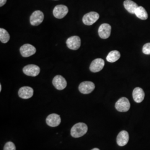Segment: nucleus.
<instances>
[{
    "label": "nucleus",
    "instance_id": "obj_9",
    "mask_svg": "<svg viewBox=\"0 0 150 150\" xmlns=\"http://www.w3.org/2000/svg\"><path fill=\"white\" fill-rule=\"evenodd\" d=\"M66 44L67 47L71 50H77L80 47V38L77 36L70 37L67 40Z\"/></svg>",
    "mask_w": 150,
    "mask_h": 150
},
{
    "label": "nucleus",
    "instance_id": "obj_4",
    "mask_svg": "<svg viewBox=\"0 0 150 150\" xmlns=\"http://www.w3.org/2000/svg\"><path fill=\"white\" fill-rule=\"evenodd\" d=\"M44 15L42 11H35L32 13L30 17V23L33 26H38L43 21Z\"/></svg>",
    "mask_w": 150,
    "mask_h": 150
},
{
    "label": "nucleus",
    "instance_id": "obj_19",
    "mask_svg": "<svg viewBox=\"0 0 150 150\" xmlns=\"http://www.w3.org/2000/svg\"><path fill=\"white\" fill-rule=\"evenodd\" d=\"M121 54L118 51L114 50L111 51L106 57V59L109 62H115L120 58Z\"/></svg>",
    "mask_w": 150,
    "mask_h": 150
},
{
    "label": "nucleus",
    "instance_id": "obj_7",
    "mask_svg": "<svg viewBox=\"0 0 150 150\" xmlns=\"http://www.w3.org/2000/svg\"><path fill=\"white\" fill-rule=\"evenodd\" d=\"M36 49L30 44H25L20 48V53L24 57L31 56L36 53Z\"/></svg>",
    "mask_w": 150,
    "mask_h": 150
},
{
    "label": "nucleus",
    "instance_id": "obj_10",
    "mask_svg": "<svg viewBox=\"0 0 150 150\" xmlns=\"http://www.w3.org/2000/svg\"><path fill=\"white\" fill-rule=\"evenodd\" d=\"M52 83L54 87L59 90H62L67 86L66 80L61 75H57L54 77Z\"/></svg>",
    "mask_w": 150,
    "mask_h": 150
},
{
    "label": "nucleus",
    "instance_id": "obj_23",
    "mask_svg": "<svg viewBox=\"0 0 150 150\" xmlns=\"http://www.w3.org/2000/svg\"><path fill=\"white\" fill-rule=\"evenodd\" d=\"M7 0H0V7H2L6 3Z\"/></svg>",
    "mask_w": 150,
    "mask_h": 150
},
{
    "label": "nucleus",
    "instance_id": "obj_12",
    "mask_svg": "<svg viewBox=\"0 0 150 150\" xmlns=\"http://www.w3.org/2000/svg\"><path fill=\"white\" fill-rule=\"evenodd\" d=\"M105 66V61L102 59H94L90 66V70L91 72L96 73L103 69Z\"/></svg>",
    "mask_w": 150,
    "mask_h": 150
},
{
    "label": "nucleus",
    "instance_id": "obj_6",
    "mask_svg": "<svg viewBox=\"0 0 150 150\" xmlns=\"http://www.w3.org/2000/svg\"><path fill=\"white\" fill-rule=\"evenodd\" d=\"M95 88V84L90 81H85L81 83L79 87V91L83 94L90 93Z\"/></svg>",
    "mask_w": 150,
    "mask_h": 150
},
{
    "label": "nucleus",
    "instance_id": "obj_2",
    "mask_svg": "<svg viewBox=\"0 0 150 150\" xmlns=\"http://www.w3.org/2000/svg\"><path fill=\"white\" fill-rule=\"evenodd\" d=\"M115 108L119 112H127L130 108V103L126 97H121L115 104Z\"/></svg>",
    "mask_w": 150,
    "mask_h": 150
},
{
    "label": "nucleus",
    "instance_id": "obj_20",
    "mask_svg": "<svg viewBox=\"0 0 150 150\" xmlns=\"http://www.w3.org/2000/svg\"><path fill=\"white\" fill-rule=\"evenodd\" d=\"M10 38V36L8 32L5 29L1 28H0V40L2 43H7Z\"/></svg>",
    "mask_w": 150,
    "mask_h": 150
},
{
    "label": "nucleus",
    "instance_id": "obj_8",
    "mask_svg": "<svg viewBox=\"0 0 150 150\" xmlns=\"http://www.w3.org/2000/svg\"><path fill=\"white\" fill-rule=\"evenodd\" d=\"M23 72L25 75L35 77L37 76L40 72V67L35 64H28L23 69Z\"/></svg>",
    "mask_w": 150,
    "mask_h": 150
},
{
    "label": "nucleus",
    "instance_id": "obj_15",
    "mask_svg": "<svg viewBox=\"0 0 150 150\" xmlns=\"http://www.w3.org/2000/svg\"><path fill=\"white\" fill-rule=\"evenodd\" d=\"M129 140V133L126 131H122L117 135V144L120 146H124L128 143Z\"/></svg>",
    "mask_w": 150,
    "mask_h": 150
},
{
    "label": "nucleus",
    "instance_id": "obj_21",
    "mask_svg": "<svg viewBox=\"0 0 150 150\" xmlns=\"http://www.w3.org/2000/svg\"><path fill=\"white\" fill-rule=\"evenodd\" d=\"M4 150H16V146L12 142H8L6 144Z\"/></svg>",
    "mask_w": 150,
    "mask_h": 150
},
{
    "label": "nucleus",
    "instance_id": "obj_22",
    "mask_svg": "<svg viewBox=\"0 0 150 150\" xmlns=\"http://www.w3.org/2000/svg\"><path fill=\"white\" fill-rule=\"evenodd\" d=\"M142 52L145 54H150V43H146L143 46Z\"/></svg>",
    "mask_w": 150,
    "mask_h": 150
},
{
    "label": "nucleus",
    "instance_id": "obj_5",
    "mask_svg": "<svg viewBox=\"0 0 150 150\" xmlns=\"http://www.w3.org/2000/svg\"><path fill=\"white\" fill-rule=\"evenodd\" d=\"M69 12V9L67 6L59 5L54 7L53 10L54 16L57 18H62L66 16Z\"/></svg>",
    "mask_w": 150,
    "mask_h": 150
},
{
    "label": "nucleus",
    "instance_id": "obj_3",
    "mask_svg": "<svg viewBox=\"0 0 150 150\" xmlns=\"http://www.w3.org/2000/svg\"><path fill=\"white\" fill-rule=\"evenodd\" d=\"M99 17L100 15L98 13L96 12H90L84 15L82 21L85 25L90 26L95 23L98 20Z\"/></svg>",
    "mask_w": 150,
    "mask_h": 150
},
{
    "label": "nucleus",
    "instance_id": "obj_16",
    "mask_svg": "<svg viewBox=\"0 0 150 150\" xmlns=\"http://www.w3.org/2000/svg\"><path fill=\"white\" fill-rule=\"evenodd\" d=\"M133 98L137 103L142 102L145 98V93L144 90L140 87L135 88L132 93Z\"/></svg>",
    "mask_w": 150,
    "mask_h": 150
},
{
    "label": "nucleus",
    "instance_id": "obj_14",
    "mask_svg": "<svg viewBox=\"0 0 150 150\" xmlns=\"http://www.w3.org/2000/svg\"><path fill=\"white\" fill-rule=\"evenodd\" d=\"M33 95V90L28 86H24L20 88L18 91V95L23 99H28Z\"/></svg>",
    "mask_w": 150,
    "mask_h": 150
},
{
    "label": "nucleus",
    "instance_id": "obj_11",
    "mask_svg": "<svg viewBox=\"0 0 150 150\" xmlns=\"http://www.w3.org/2000/svg\"><path fill=\"white\" fill-rule=\"evenodd\" d=\"M111 27L109 24L103 23L98 28L99 36L103 39H107L111 35Z\"/></svg>",
    "mask_w": 150,
    "mask_h": 150
},
{
    "label": "nucleus",
    "instance_id": "obj_18",
    "mask_svg": "<svg viewBox=\"0 0 150 150\" xmlns=\"http://www.w3.org/2000/svg\"><path fill=\"white\" fill-rule=\"evenodd\" d=\"M134 14L139 19L145 20L148 18V14L147 11H146L145 8L142 6H139L138 8L135 11Z\"/></svg>",
    "mask_w": 150,
    "mask_h": 150
},
{
    "label": "nucleus",
    "instance_id": "obj_1",
    "mask_svg": "<svg viewBox=\"0 0 150 150\" xmlns=\"http://www.w3.org/2000/svg\"><path fill=\"white\" fill-rule=\"evenodd\" d=\"M88 130L87 126L85 123H76L71 129V134L75 138H79L86 134Z\"/></svg>",
    "mask_w": 150,
    "mask_h": 150
},
{
    "label": "nucleus",
    "instance_id": "obj_24",
    "mask_svg": "<svg viewBox=\"0 0 150 150\" xmlns=\"http://www.w3.org/2000/svg\"><path fill=\"white\" fill-rule=\"evenodd\" d=\"M91 150H100L98 149H97V148H95V149H92Z\"/></svg>",
    "mask_w": 150,
    "mask_h": 150
},
{
    "label": "nucleus",
    "instance_id": "obj_25",
    "mask_svg": "<svg viewBox=\"0 0 150 150\" xmlns=\"http://www.w3.org/2000/svg\"><path fill=\"white\" fill-rule=\"evenodd\" d=\"M2 90V86H1V85H0V91H1Z\"/></svg>",
    "mask_w": 150,
    "mask_h": 150
},
{
    "label": "nucleus",
    "instance_id": "obj_13",
    "mask_svg": "<svg viewBox=\"0 0 150 150\" xmlns=\"http://www.w3.org/2000/svg\"><path fill=\"white\" fill-rule=\"evenodd\" d=\"M61 120L60 116L56 113L51 114L46 118V123L49 126L52 127L58 126L61 123Z\"/></svg>",
    "mask_w": 150,
    "mask_h": 150
},
{
    "label": "nucleus",
    "instance_id": "obj_17",
    "mask_svg": "<svg viewBox=\"0 0 150 150\" xmlns=\"http://www.w3.org/2000/svg\"><path fill=\"white\" fill-rule=\"evenodd\" d=\"M124 7L125 9L129 13L132 14H134L135 11L138 8V5L134 1L131 0H126L123 3Z\"/></svg>",
    "mask_w": 150,
    "mask_h": 150
}]
</instances>
